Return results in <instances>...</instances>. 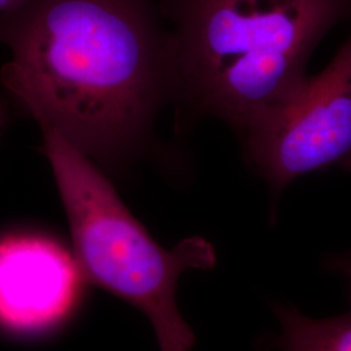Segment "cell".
Wrapping results in <instances>:
<instances>
[{
  "label": "cell",
  "mask_w": 351,
  "mask_h": 351,
  "mask_svg": "<svg viewBox=\"0 0 351 351\" xmlns=\"http://www.w3.org/2000/svg\"><path fill=\"white\" fill-rule=\"evenodd\" d=\"M155 0H29L0 16L1 84L42 130L93 162L128 156L176 98Z\"/></svg>",
  "instance_id": "6da1fadb"
},
{
  "label": "cell",
  "mask_w": 351,
  "mask_h": 351,
  "mask_svg": "<svg viewBox=\"0 0 351 351\" xmlns=\"http://www.w3.org/2000/svg\"><path fill=\"white\" fill-rule=\"evenodd\" d=\"M160 11L176 98L243 132L298 93L351 0H163Z\"/></svg>",
  "instance_id": "7a4b0ae2"
},
{
  "label": "cell",
  "mask_w": 351,
  "mask_h": 351,
  "mask_svg": "<svg viewBox=\"0 0 351 351\" xmlns=\"http://www.w3.org/2000/svg\"><path fill=\"white\" fill-rule=\"evenodd\" d=\"M42 132V150L68 219L77 267L95 285L146 315L160 351H191L195 336L180 314L177 282L189 269L215 267L213 245L189 237L164 249L126 208L97 164L55 132Z\"/></svg>",
  "instance_id": "3957f363"
},
{
  "label": "cell",
  "mask_w": 351,
  "mask_h": 351,
  "mask_svg": "<svg viewBox=\"0 0 351 351\" xmlns=\"http://www.w3.org/2000/svg\"><path fill=\"white\" fill-rule=\"evenodd\" d=\"M243 134L249 160L276 197L302 176L351 169V34L322 73Z\"/></svg>",
  "instance_id": "277c9868"
},
{
  "label": "cell",
  "mask_w": 351,
  "mask_h": 351,
  "mask_svg": "<svg viewBox=\"0 0 351 351\" xmlns=\"http://www.w3.org/2000/svg\"><path fill=\"white\" fill-rule=\"evenodd\" d=\"M77 263L52 239L11 236L0 241V323L16 330L53 324L75 295Z\"/></svg>",
  "instance_id": "5b68a950"
},
{
  "label": "cell",
  "mask_w": 351,
  "mask_h": 351,
  "mask_svg": "<svg viewBox=\"0 0 351 351\" xmlns=\"http://www.w3.org/2000/svg\"><path fill=\"white\" fill-rule=\"evenodd\" d=\"M280 351H351V308L330 319H313L290 306L276 304Z\"/></svg>",
  "instance_id": "8992f818"
},
{
  "label": "cell",
  "mask_w": 351,
  "mask_h": 351,
  "mask_svg": "<svg viewBox=\"0 0 351 351\" xmlns=\"http://www.w3.org/2000/svg\"><path fill=\"white\" fill-rule=\"evenodd\" d=\"M326 267L329 271L337 272L342 276L346 277V280L349 282V289H350L351 300V252L329 258L326 262Z\"/></svg>",
  "instance_id": "52a82bcc"
},
{
  "label": "cell",
  "mask_w": 351,
  "mask_h": 351,
  "mask_svg": "<svg viewBox=\"0 0 351 351\" xmlns=\"http://www.w3.org/2000/svg\"><path fill=\"white\" fill-rule=\"evenodd\" d=\"M29 0H0V16L13 12Z\"/></svg>",
  "instance_id": "ba28073f"
},
{
  "label": "cell",
  "mask_w": 351,
  "mask_h": 351,
  "mask_svg": "<svg viewBox=\"0 0 351 351\" xmlns=\"http://www.w3.org/2000/svg\"><path fill=\"white\" fill-rule=\"evenodd\" d=\"M7 123H8V111L4 101H0V137L3 134V130L7 125Z\"/></svg>",
  "instance_id": "9c48e42d"
}]
</instances>
